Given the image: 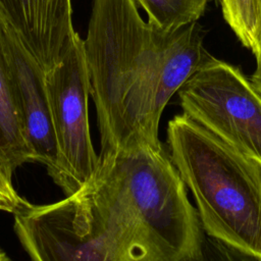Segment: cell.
I'll list each match as a JSON object with an SVG mask.
<instances>
[{
    "mask_svg": "<svg viewBox=\"0 0 261 261\" xmlns=\"http://www.w3.org/2000/svg\"><path fill=\"white\" fill-rule=\"evenodd\" d=\"M84 52L101 153L163 148L165 106L213 58L197 22L165 32L143 19L136 0H93Z\"/></svg>",
    "mask_w": 261,
    "mask_h": 261,
    "instance_id": "obj_1",
    "label": "cell"
},
{
    "mask_svg": "<svg viewBox=\"0 0 261 261\" xmlns=\"http://www.w3.org/2000/svg\"><path fill=\"white\" fill-rule=\"evenodd\" d=\"M167 144L204 232L261 257V166L185 113L168 121Z\"/></svg>",
    "mask_w": 261,
    "mask_h": 261,
    "instance_id": "obj_2",
    "label": "cell"
},
{
    "mask_svg": "<svg viewBox=\"0 0 261 261\" xmlns=\"http://www.w3.org/2000/svg\"><path fill=\"white\" fill-rule=\"evenodd\" d=\"M15 233L32 261H178L130 213L95 203L80 191L33 205L22 199Z\"/></svg>",
    "mask_w": 261,
    "mask_h": 261,
    "instance_id": "obj_3",
    "label": "cell"
},
{
    "mask_svg": "<svg viewBox=\"0 0 261 261\" xmlns=\"http://www.w3.org/2000/svg\"><path fill=\"white\" fill-rule=\"evenodd\" d=\"M81 191L130 213L179 259L196 249L204 233L186 185L163 148L100 152L96 170Z\"/></svg>",
    "mask_w": 261,
    "mask_h": 261,
    "instance_id": "obj_4",
    "label": "cell"
},
{
    "mask_svg": "<svg viewBox=\"0 0 261 261\" xmlns=\"http://www.w3.org/2000/svg\"><path fill=\"white\" fill-rule=\"evenodd\" d=\"M177 93L185 114L261 166V96L238 67L213 57Z\"/></svg>",
    "mask_w": 261,
    "mask_h": 261,
    "instance_id": "obj_5",
    "label": "cell"
},
{
    "mask_svg": "<svg viewBox=\"0 0 261 261\" xmlns=\"http://www.w3.org/2000/svg\"><path fill=\"white\" fill-rule=\"evenodd\" d=\"M45 85L57 149L51 177L69 196L91 179L98 164L89 124L84 40L79 34L62 60L45 73Z\"/></svg>",
    "mask_w": 261,
    "mask_h": 261,
    "instance_id": "obj_6",
    "label": "cell"
},
{
    "mask_svg": "<svg viewBox=\"0 0 261 261\" xmlns=\"http://www.w3.org/2000/svg\"><path fill=\"white\" fill-rule=\"evenodd\" d=\"M6 53L23 134L33 162L46 166L50 176L57 162V149L45 85V72L6 21Z\"/></svg>",
    "mask_w": 261,
    "mask_h": 261,
    "instance_id": "obj_7",
    "label": "cell"
},
{
    "mask_svg": "<svg viewBox=\"0 0 261 261\" xmlns=\"http://www.w3.org/2000/svg\"><path fill=\"white\" fill-rule=\"evenodd\" d=\"M0 11L45 73L62 60L77 34L71 0H0Z\"/></svg>",
    "mask_w": 261,
    "mask_h": 261,
    "instance_id": "obj_8",
    "label": "cell"
},
{
    "mask_svg": "<svg viewBox=\"0 0 261 261\" xmlns=\"http://www.w3.org/2000/svg\"><path fill=\"white\" fill-rule=\"evenodd\" d=\"M5 24L6 19L0 11V167L12 175L17 167L33 160L18 114L5 48Z\"/></svg>",
    "mask_w": 261,
    "mask_h": 261,
    "instance_id": "obj_9",
    "label": "cell"
},
{
    "mask_svg": "<svg viewBox=\"0 0 261 261\" xmlns=\"http://www.w3.org/2000/svg\"><path fill=\"white\" fill-rule=\"evenodd\" d=\"M148 16V22L165 31L174 32L203 15L208 0H136Z\"/></svg>",
    "mask_w": 261,
    "mask_h": 261,
    "instance_id": "obj_10",
    "label": "cell"
},
{
    "mask_svg": "<svg viewBox=\"0 0 261 261\" xmlns=\"http://www.w3.org/2000/svg\"><path fill=\"white\" fill-rule=\"evenodd\" d=\"M222 14L241 43L253 51L261 34V0H219Z\"/></svg>",
    "mask_w": 261,
    "mask_h": 261,
    "instance_id": "obj_11",
    "label": "cell"
},
{
    "mask_svg": "<svg viewBox=\"0 0 261 261\" xmlns=\"http://www.w3.org/2000/svg\"><path fill=\"white\" fill-rule=\"evenodd\" d=\"M178 261H261V257L244 252L204 232L196 249Z\"/></svg>",
    "mask_w": 261,
    "mask_h": 261,
    "instance_id": "obj_12",
    "label": "cell"
},
{
    "mask_svg": "<svg viewBox=\"0 0 261 261\" xmlns=\"http://www.w3.org/2000/svg\"><path fill=\"white\" fill-rule=\"evenodd\" d=\"M0 194L14 203L17 207L22 199L17 195L11 181V175H9L3 168L0 167Z\"/></svg>",
    "mask_w": 261,
    "mask_h": 261,
    "instance_id": "obj_13",
    "label": "cell"
},
{
    "mask_svg": "<svg viewBox=\"0 0 261 261\" xmlns=\"http://www.w3.org/2000/svg\"><path fill=\"white\" fill-rule=\"evenodd\" d=\"M250 82L252 83L258 94L261 96V65H257L256 70L250 77Z\"/></svg>",
    "mask_w": 261,
    "mask_h": 261,
    "instance_id": "obj_14",
    "label": "cell"
},
{
    "mask_svg": "<svg viewBox=\"0 0 261 261\" xmlns=\"http://www.w3.org/2000/svg\"><path fill=\"white\" fill-rule=\"evenodd\" d=\"M16 208L17 206L14 203H12L11 201H9L7 198L0 194V210L13 213Z\"/></svg>",
    "mask_w": 261,
    "mask_h": 261,
    "instance_id": "obj_15",
    "label": "cell"
},
{
    "mask_svg": "<svg viewBox=\"0 0 261 261\" xmlns=\"http://www.w3.org/2000/svg\"><path fill=\"white\" fill-rule=\"evenodd\" d=\"M252 52H253V54L256 57L257 65H261V34H260V37H259L258 42L256 44V47H255V49Z\"/></svg>",
    "mask_w": 261,
    "mask_h": 261,
    "instance_id": "obj_16",
    "label": "cell"
},
{
    "mask_svg": "<svg viewBox=\"0 0 261 261\" xmlns=\"http://www.w3.org/2000/svg\"><path fill=\"white\" fill-rule=\"evenodd\" d=\"M7 260H8L7 256H6L5 253L0 249V261H7Z\"/></svg>",
    "mask_w": 261,
    "mask_h": 261,
    "instance_id": "obj_17",
    "label": "cell"
},
{
    "mask_svg": "<svg viewBox=\"0 0 261 261\" xmlns=\"http://www.w3.org/2000/svg\"><path fill=\"white\" fill-rule=\"evenodd\" d=\"M7 261H9V259H8V260H7Z\"/></svg>",
    "mask_w": 261,
    "mask_h": 261,
    "instance_id": "obj_18",
    "label": "cell"
}]
</instances>
